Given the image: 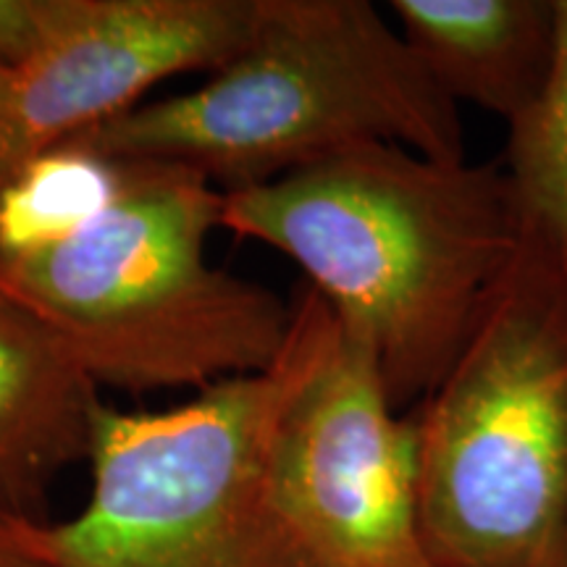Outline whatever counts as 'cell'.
Returning a JSON list of instances; mask_svg holds the SVG:
<instances>
[{
  "mask_svg": "<svg viewBox=\"0 0 567 567\" xmlns=\"http://www.w3.org/2000/svg\"><path fill=\"white\" fill-rule=\"evenodd\" d=\"M329 305L305 287L266 371L224 379L187 405L92 417L87 507L34 520L48 567H321L281 513L271 442L316 350Z\"/></svg>",
  "mask_w": 567,
  "mask_h": 567,
  "instance_id": "5b68a950",
  "label": "cell"
},
{
  "mask_svg": "<svg viewBox=\"0 0 567 567\" xmlns=\"http://www.w3.org/2000/svg\"><path fill=\"white\" fill-rule=\"evenodd\" d=\"M126 163L80 142L53 147L0 184V258L61 243L109 208Z\"/></svg>",
  "mask_w": 567,
  "mask_h": 567,
  "instance_id": "30bf717a",
  "label": "cell"
},
{
  "mask_svg": "<svg viewBox=\"0 0 567 567\" xmlns=\"http://www.w3.org/2000/svg\"><path fill=\"white\" fill-rule=\"evenodd\" d=\"M218 229L292 258L389 402H423L515 264L526 218L502 163L368 142L252 187L221 189Z\"/></svg>",
  "mask_w": 567,
  "mask_h": 567,
  "instance_id": "6da1fadb",
  "label": "cell"
},
{
  "mask_svg": "<svg viewBox=\"0 0 567 567\" xmlns=\"http://www.w3.org/2000/svg\"><path fill=\"white\" fill-rule=\"evenodd\" d=\"M271 481L321 567H434L417 517L413 417L396 415L368 344L331 308L276 423Z\"/></svg>",
  "mask_w": 567,
  "mask_h": 567,
  "instance_id": "8992f818",
  "label": "cell"
},
{
  "mask_svg": "<svg viewBox=\"0 0 567 567\" xmlns=\"http://www.w3.org/2000/svg\"><path fill=\"white\" fill-rule=\"evenodd\" d=\"M95 384L0 292V513L30 517L63 467L90 455Z\"/></svg>",
  "mask_w": 567,
  "mask_h": 567,
  "instance_id": "9c48e42d",
  "label": "cell"
},
{
  "mask_svg": "<svg viewBox=\"0 0 567 567\" xmlns=\"http://www.w3.org/2000/svg\"><path fill=\"white\" fill-rule=\"evenodd\" d=\"M116 161L176 163L221 189L368 142L465 161L457 105L368 0H255L247 40L203 87L71 140Z\"/></svg>",
  "mask_w": 567,
  "mask_h": 567,
  "instance_id": "7a4b0ae2",
  "label": "cell"
},
{
  "mask_svg": "<svg viewBox=\"0 0 567 567\" xmlns=\"http://www.w3.org/2000/svg\"><path fill=\"white\" fill-rule=\"evenodd\" d=\"M9 76H11L9 66H6V63L0 61V105H3V101H6V92H9Z\"/></svg>",
  "mask_w": 567,
  "mask_h": 567,
  "instance_id": "5bb4252c",
  "label": "cell"
},
{
  "mask_svg": "<svg viewBox=\"0 0 567 567\" xmlns=\"http://www.w3.org/2000/svg\"><path fill=\"white\" fill-rule=\"evenodd\" d=\"M124 163L101 216L61 243L0 258V292L95 386L205 389L266 371L292 308L205 260L221 189L176 163Z\"/></svg>",
  "mask_w": 567,
  "mask_h": 567,
  "instance_id": "3957f363",
  "label": "cell"
},
{
  "mask_svg": "<svg viewBox=\"0 0 567 567\" xmlns=\"http://www.w3.org/2000/svg\"><path fill=\"white\" fill-rule=\"evenodd\" d=\"M549 567H567V526L563 530V536H559V544H557L555 555H551Z\"/></svg>",
  "mask_w": 567,
  "mask_h": 567,
  "instance_id": "4fadbf2b",
  "label": "cell"
},
{
  "mask_svg": "<svg viewBox=\"0 0 567 567\" xmlns=\"http://www.w3.org/2000/svg\"><path fill=\"white\" fill-rule=\"evenodd\" d=\"M252 17L255 0H38V32L0 105V184L132 111L153 84L221 69Z\"/></svg>",
  "mask_w": 567,
  "mask_h": 567,
  "instance_id": "52a82bcc",
  "label": "cell"
},
{
  "mask_svg": "<svg viewBox=\"0 0 567 567\" xmlns=\"http://www.w3.org/2000/svg\"><path fill=\"white\" fill-rule=\"evenodd\" d=\"M502 166L526 224L567 250V0H557L551 80L534 109L509 126Z\"/></svg>",
  "mask_w": 567,
  "mask_h": 567,
  "instance_id": "8fae6325",
  "label": "cell"
},
{
  "mask_svg": "<svg viewBox=\"0 0 567 567\" xmlns=\"http://www.w3.org/2000/svg\"><path fill=\"white\" fill-rule=\"evenodd\" d=\"M400 34L452 103L507 126L538 103L557 59V0H392Z\"/></svg>",
  "mask_w": 567,
  "mask_h": 567,
  "instance_id": "ba28073f",
  "label": "cell"
},
{
  "mask_svg": "<svg viewBox=\"0 0 567 567\" xmlns=\"http://www.w3.org/2000/svg\"><path fill=\"white\" fill-rule=\"evenodd\" d=\"M413 417L434 567H549L567 526V250L526 239Z\"/></svg>",
  "mask_w": 567,
  "mask_h": 567,
  "instance_id": "277c9868",
  "label": "cell"
},
{
  "mask_svg": "<svg viewBox=\"0 0 567 567\" xmlns=\"http://www.w3.org/2000/svg\"><path fill=\"white\" fill-rule=\"evenodd\" d=\"M34 517L0 513V567H48L34 547Z\"/></svg>",
  "mask_w": 567,
  "mask_h": 567,
  "instance_id": "7c38bea8",
  "label": "cell"
}]
</instances>
